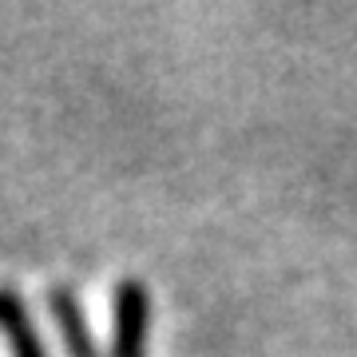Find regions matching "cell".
Masks as SVG:
<instances>
[{"label": "cell", "mask_w": 357, "mask_h": 357, "mask_svg": "<svg viewBox=\"0 0 357 357\" xmlns=\"http://www.w3.org/2000/svg\"><path fill=\"white\" fill-rule=\"evenodd\" d=\"M0 333L8 337L13 357H48L44 337H40L32 314H28V302L8 282H0Z\"/></svg>", "instance_id": "cell-2"}, {"label": "cell", "mask_w": 357, "mask_h": 357, "mask_svg": "<svg viewBox=\"0 0 357 357\" xmlns=\"http://www.w3.org/2000/svg\"><path fill=\"white\" fill-rule=\"evenodd\" d=\"M151 294L139 278H119L112 302V357H147Z\"/></svg>", "instance_id": "cell-1"}, {"label": "cell", "mask_w": 357, "mask_h": 357, "mask_svg": "<svg viewBox=\"0 0 357 357\" xmlns=\"http://www.w3.org/2000/svg\"><path fill=\"white\" fill-rule=\"evenodd\" d=\"M48 310H52V318H56L60 337H64L68 357H100L96 337L88 330V318H84V306H79V298L68 286H52L48 290Z\"/></svg>", "instance_id": "cell-3"}]
</instances>
